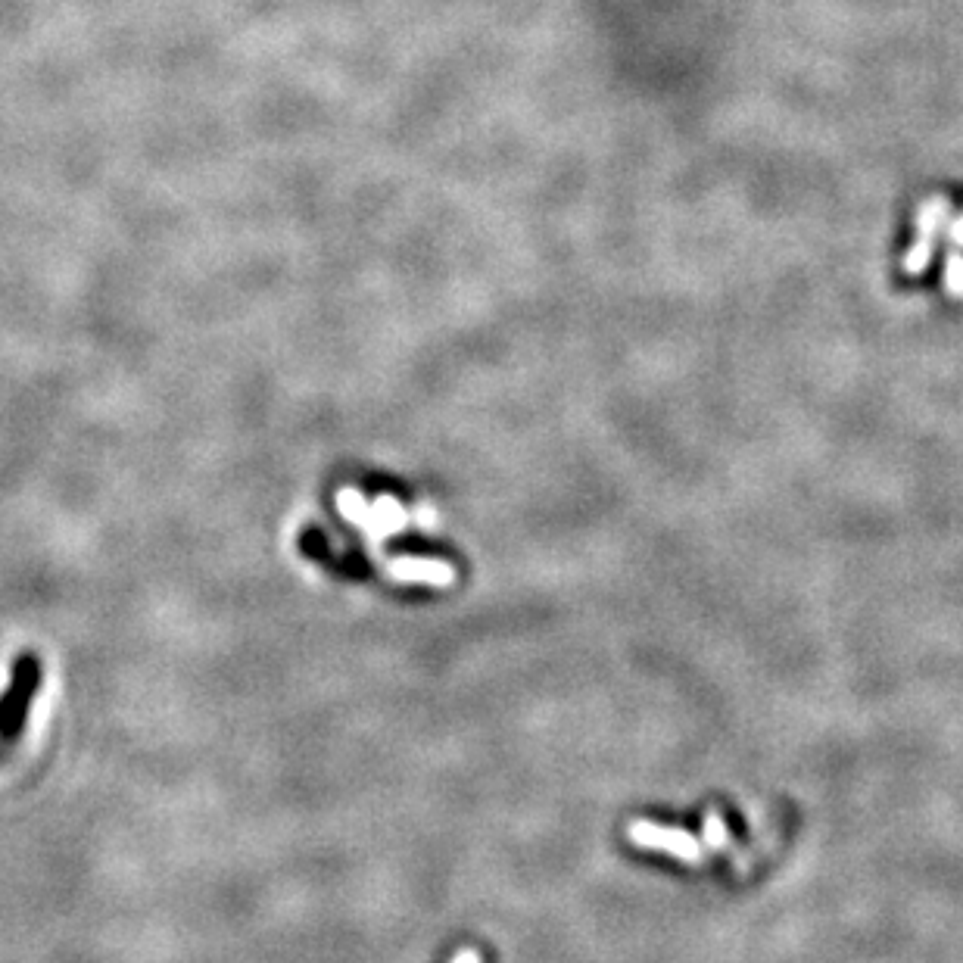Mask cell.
Masks as SVG:
<instances>
[{"label":"cell","instance_id":"cell-1","mask_svg":"<svg viewBox=\"0 0 963 963\" xmlns=\"http://www.w3.org/2000/svg\"><path fill=\"white\" fill-rule=\"evenodd\" d=\"M627 839L636 848L671 854V858H677L683 864H702L705 861L702 842L695 839L692 833H686V829H680V826H661V823H652V820H633L627 826Z\"/></svg>","mask_w":963,"mask_h":963},{"label":"cell","instance_id":"cell-2","mask_svg":"<svg viewBox=\"0 0 963 963\" xmlns=\"http://www.w3.org/2000/svg\"><path fill=\"white\" fill-rule=\"evenodd\" d=\"M384 574L396 583H424V586H452L456 583V568L440 558H418V555H396L384 565Z\"/></svg>","mask_w":963,"mask_h":963},{"label":"cell","instance_id":"cell-3","mask_svg":"<svg viewBox=\"0 0 963 963\" xmlns=\"http://www.w3.org/2000/svg\"><path fill=\"white\" fill-rule=\"evenodd\" d=\"M35 680H38V667L32 658H22L16 664V677H13V686H10V695L4 699V705H0V733L4 736H13L22 724V717H25V705H29L32 699V689H35Z\"/></svg>","mask_w":963,"mask_h":963},{"label":"cell","instance_id":"cell-4","mask_svg":"<svg viewBox=\"0 0 963 963\" xmlns=\"http://www.w3.org/2000/svg\"><path fill=\"white\" fill-rule=\"evenodd\" d=\"M406 524H409V512L403 508V502L384 493V496H378L371 502V512H368V521H365L362 533H365V540L371 543V549H378L384 537H393V533L406 530Z\"/></svg>","mask_w":963,"mask_h":963},{"label":"cell","instance_id":"cell-5","mask_svg":"<svg viewBox=\"0 0 963 963\" xmlns=\"http://www.w3.org/2000/svg\"><path fill=\"white\" fill-rule=\"evenodd\" d=\"M948 219H951V203L945 197H932L920 206L917 212V237H926V240H935L942 234V228H948Z\"/></svg>","mask_w":963,"mask_h":963},{"label":"cell","instance_id":"cell-6","mask_svg":"<svg viewBox=\"0 0 963 963\" xmlns=\"http://www.w3.org/2000/svg\"><path fill=\"white\" fill-rule=\"evenodd\" d=\"M337 508H340V515L350 521V524H356L359 530L365 527L368 512H371V505L365 502V496H362L356 487H340V490H337Z\"/></svg>","mask_w":963,"mask_h":963},{"label":"cell","instance_id":"cell-7","mask_svg":"<svg viewBox=\"0 0 963 963\" xmlns=\"http://www.w3.org/2000/svg\"><path fill=\"white\" fill-rule=\"evenodd\" d=\"M702 845H708L711 851H727L730 848V829L720 817L717 808H708L705 820H702Z\"/></svg>","mask_w":963,"mask_h":963},{"label":"cell","instance_id":"cell-8","mask_svg":"<svg viewBox=\"0 0 963 963\" xmlns=\"http://www.w3.org/2000/svg\"><path fill=\"white\" fill-rule=\"evenodd\" d=\"M932 250H935V240H926V237H917L911 250L904 253V275H923L929 269V262H932Z\"/></svg>","mask_w":963,"mask_h":963},{"label":"cell","instance_id":"cell-9","mask_svg":"<svg viewBox=\"0 0 963 963\" xmlns=\"http://www.w3.org/2000/svg\"><path fill=\"white\" fill-rule=\"evenodd\" d=\"M945 287L951 297L963 300V253L960 250L945 259Z\"/></svg>","mask_w":963,"mask_h":963},{"label":"cell","instance_id":"cell-10","mask_svg":"<svg viewBox=\"0 0 963 963\" xmlns=\"http://www.w3.org/2000/svg\"><path fill=\"white\" fill-rule=\"evenodd\" d=\"M948 237H951V244L957 250H963V212H960V216L948 219Z\"/></svg>","mask_w":963,"mask_h":963},{"label":"cell","instance_id":"cell-11","mask_svg":"<svg viewBox=\"0 0 963 963\" xmlns=\"http://www.w3.org/2000/svg\"><path fill=\"white\" fill-rule=\"evenodd\" d=\"M415 524H418V527H424V530H434V527H437V521H434V508H427V505L415 508Z\"/></svg>","mask_w":963,"mask_h":963},{"label":"cell","instance_id":"cell-12","mask_svg":"<svg viewBox=\"0 0 963 963\" xmlns=\"http://www.w3.org/2000/svg\"><path fill=\"white\" fill-rule=\"evenodd\" d=\"M452 963H484V960H480V954L474 948H462L456 957H452Z\"/></svg>","mask_w":963,"mask_h":963}]
</instances>
